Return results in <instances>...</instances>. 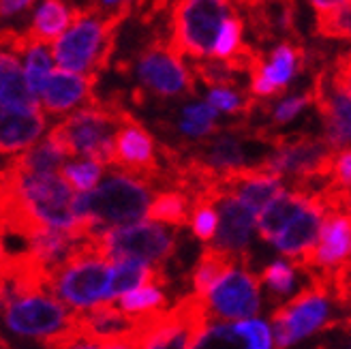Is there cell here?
I'll return each instance as SVG.
<instances>
[{
  "instance_id": "44",
  "label": "cell",
  "mask_w": 351,
  "mask_h": 349,
  "mask_svg": "<svg viewBox=\"0 0 351 349\" xmlns=\"http://www.w3.org/2000/svg\"><path fill=\"white\" fill-rule=\"evenodd\" d=\"M343 330H349V333H351V302H349V315L343 320V326H341Z\"/></svg>"
},
{
  "instance_id": "16",
  "label": "cell",
  "mask_w": 351,
  "mask_h": 349,
  "mask_svg": "<svg viewBox=\"0 0 351 349\" xmlns=\"http://www.w3.org/2000/svg\"><path fill=\"white\" fill-rule=\"evenodd\" d=\"M324 219H326V208L319 195H308V202L300 210V215L274 240L276 249L283 255L291 257L293 261H300L308 251L317 247V242L322 238Z\"/></svg>"
},
{
  "instance_id": "33",
  "label": "cell",
  "mask_w": 351,
  "mask_h": 349,
  "mask_svg": "<svg viewBox=\"0 0 351 349\" xmlns=\"http://www.w3.org/2000/svg\"><path fill=\"white\" fill-rule=\"evenodd\" d=\"M60 173L69 184L80 191V193H88V191H93L95 184L99 182L103 173V165L84 159L80 163H66Z\"/></svg>"
},
{
  "instance_id": "14",
  "label": "cell",
  "mask_w": 351,
  "mask_h": 349,
  "mask_svg": "<svg viewBox=\"0 0 351 349\" xmlns=\"http://www.w3.org/2000/svg\"><path fill=\"white\" fill-rule=\"evenodd\" d=\"M315 106L324 120V137L332 148H343L351 142V95L339 91L330 82L328 71H322L313 84Z\"/></svg>"
},
{
  "instance_id": "42",
  "label": "cell",
  "mask_w": 351,
  "mask_h": 349,
  "mask_svg": "<svg viewBox=\"0 0 351 349\" xmlns=\"http://www.w3.org/2000/svg\"><path fill=\"white\" fill-rule=\"evenodd\" d=\"M101 349H144V347L137 345V343H116V345H108V347H101Z\"/></svg>"
},
{
  "instance_id": "29",
  "label": "cell",
  "mask_w": 351,
  "mask_h": 349,
  "mask_svg": "<svg viewBox=\"0 0 351 349\" xmlns=\"http://www.w3.org/2000/svg\"><path fill=\"white\" fill-rule=\"evenodd\" d=\"M180 131L191 137H208L217 135V110L210 103H197V106H189L182 112Z\"/></svg>"
},
{
  "instance_id": "20",
  "label": "cell",
  "mask_w": 351,
  "mask_h": 349,
  "mask_svg": "<svg viewBox=\"0 0 351 349\" xmlns=\"http://www.w3.org/2000/svg\"><path fill=\"white\" fill-rule=\"evenodd\" d=\"M0 97H3V112H37L41 110L37 97L32 95L26 71L13 51H3L0 56Z\"/></svg>"
},
{
  "instance_id": "40",
  "label": "cell",
  "mask_w": 351,
  "mask_h": 349,
  "mask_svg": "<svg viewBox=\"0 0 351 349\" xmlns=\"http://www.w3.org/2000/svg\"><path fill=\"white\" fill-rule=\"evenodd\" d=\"M30 5H32V0H3V3H0V9H3L5 17H11L15 13H20L22 9L30 7Z\"/></svg>"
},
{
  "instance_id": "34",
  "label": "cell",
  "mask_w": 351,
  "mask_h": 349,
  "mask_svg": "<svg viewBox=\"0 0 351 349\" xmlns=\"http://www.w3.org/2000/svg\"><path fill=\"white\" fill-rule=\"evenodd\" d=\"M208 103L217 112H227V114H251L257 108L255 99L242 97L232 88H213L208 93Z\"/></svg>"
},
{
  "instance_id": "22",
  "label": "cell",
  "mask_w": 351,
  "mask_h": 349,
  "mask_svg": "<svg viewBox=\"0 0 351 349\" xmlns=\"http://www.w3.org/2000/svg\"><path fill=\"white\" fill-rule=\"evenodd\" d=\"M45 129V116L37 112H3V133H0V148L3 154H20V150L32 148Z\"/></svg>"
},
{
  "instance_id": "26",
  "label": "cell",
  "mask_w": 351,
  "mask_h": 349,
  "mask_svg": "<svg viewBox=\"0 0 351 349\" xmlns=\"http://www.w3.org/2000/svg\"><path fill=\"white\" fill-rule=\"evenodd\" d=\"M73 22V13H69L64 0H43L41 7L34 13L30 30L26 32L30 43H56L64 28Z\"/></svg>"
},
{
  "instance_id": "39",
  "label": "cell",
  "mask_w": 351,
  "mask_h": 349,
  "mask_svg": "<svg viewBox=\"0 0 351 349\" xmlns=\"http://www.w3.org/2000/svg\"><path fill=\"white\" fill-rule=\"evenodd\" d=\"M332 184L341 189H351V146L337 152L335 167H332Z\"/></svg>"
},
{
  "instance_id": "4",
  "label": "cell",
  "mask_w": 351,
  "mask_h": 349,
  "mask_svg": "<svg viewBox=\"0 0 351 349\" xmlns=\"http://www.w3.org/2000/svg\"><path fill=\"white\" fill-rule=\"evenodd\" d=\"M129 11V3L122 5L108 20L95 15L93 9H73V22L69 30L51 47V56L58 62L62 71L69 73H86L108 67L112 54V37L116 26Z\"/></svg>"
},
{
  "instance_id": "27",
  "label": "cell",
  "mask_w": 351,
  "mask_h": 349,
  "mask_svg": "<svg viewBox=\"0 0 351 349\" xmlns=\"http://www.w3.org/2000/svg\"><path fill=\"white\" fill-rule=\"evenodd\" d=\"M193 215V202L186 193L176 189H165L156 195L150 204L148 219L167 223L171 228H182V225L191 223Z\"/></svg>"
},
{
  "instance_id": "7",
  "label": "cell",
  "mask_w": 351,
  "mask_h": 349,
  "mask_svg": "<svg viewBox=\"0 0 351 349\" xmlns=\"http://www.w3.org/2000/svg\"><path fill=\"white\" fill-rule=\"evenodd\" d=\"M330 287L322 281H311L306 289L280 304L270 317L276 349H289V345L317 330L341 328L343 320H332L330 315Z\"/></svg>"
},
{
  "instance_id": "23",
  "label": "cell",
  "mask_w": 351,
  "mask_h": 349,
  "mask_svg": "<svg viewBox=\"0 0 351 349\" xmlns=\"http://www.w3.org/2000/svg\"><path fill=\"white\" fill-rule=\"evenodd\" d=\"M308 202V195L302 193V191H285V193H280L266 210L261 213L259 217V223H257V232L263 240H270L274 242L287 225L300 215V210L306 206Z\"/></svg>"
},
{
  "instance_id": "10",
  "label": "cell",
  "mask_w": 351,
  "mask_h": 349,
  "mask_svg": "<svg viewBox=\"0 0 351 349\" xmlns=\"http://www.w3.org/2000/svg\"><path fill=\"white\" fill-rule=\"evenodd\" d=\"M112 167L122 169V173H129V176L144 178L154 186H163L165 169L159 163V156H156L154 139L131 114H127L116 135V152Z\"/></svg>"
},
{
  "instance_id": "31",
  "label": "cell",
  "mask_w": 351,
  "mask_h": 349,
  "mask_svg": "<svg viewBox=\"0 0 351 349\" xmlns=\"http://www.w3.org/2000/svg\"><path fill=\"white\" fill-rule=\"evenodd\" d=\"M242 28H244V22L240 17H230L221 32L217 37V43H215V49H213V58L215 60H232L234 56L240 54V49L244 47L242 45Z\"/></svg>"
},
{
  "instance_id": "36",
  "label": "cell",
  "mask_w": 351,
  "mask_h": 349,
  "mask_svg": "<svg viewBox=\"0 0 351 349\" xmlns=\"http://www.w3.org/2000/svg\"><path fill=\"white\" fill-rule=\"evenodd\" d=\"M293 276H295V266H289L285 261H274L268 268H263L261 281L276 296H285L293 287Z\"/></svg>"
},
{
  "instance_id": "41",
  "label": "cell",
  "mask_w": 351,
  "mask_h": 349,
  "mask_svg": "<svg viewBox=\"0 0 351 349\" xmlns=\"http://www.w3.org/2000/svg\"><path fill=\"white\" fill-rule=\"evenodd\" d=\"M349 0H311V5L317 9V13H330L335 9H341L343 5H347Z\"/></svg>"
},
{
  "instance_id": "19",
  "label": "cell",
  "mask_w": 351,
  "mask_h": 349,
  "mask_svg": "<svg viewBox=\"0 0 351 349\" xmlns=\"http://www.w3.org/2000/svg\"><path fill=\"white\" fill-rule=\"evenodd\" d=\"M97 75L88 73H69V71H58L51 73L45 91L41 95V106L47 114H64L73 110L80 103H95L93 99V86H95Z\"/></svg>"
},
{
  "instance_id": "17",
  "label": "cell",
  "mask_w": 351,
  "mask_h": 349,
  "mask_svg": "<svg viewBox=\"0 0 351 349\" xmlns=\"http://www.w3.org/2000/svg\"><path fill=\"white\" fill-rule=\"evenodd\" d=\"M302 62V49L293 43H280L268 60H261L251 71V91L255 97H276L285 93L289 80Z\"/></svg>"
},
{
  "instance_id": "15",
  "label": "cell",
  "mask_w": 351,
  "mask_h": 349,
  "mask_svg": "<svg viewBox=\"0 0 351 349\" xmlns=\"http://www.w3.org/2000/svg\"><path fill=\"white\" fill-rule=\"evenodd\" d=\"M257 215L238 197L227 195L219 202V230L210 247L247 261V247L255 230Z\"/></svg>"
},
{
  "instance_id": "1",
  "label": "cell",
  "mask_w": 351,
  "mask_h": 349,
  "mask_svg": "<svg viewBox=\"0 0 351 349\" xmlns=\"http://www.w3.org/2000/svg\"><path fill=\"white\" fill-rule=\"evenodd\" d=\"M73 191L62 173H24L3 169V232L26 240L41 230H75Z\"/></svg>"
},
{
  "instance_id": "6",
  "label": "cell",
  "mask_w": 351,
  "mask_h": 349,
  "mask_svg": "<svg viewBox=\"0 0 351 349\" xmlns=\"http://www.w3.org/2000/svg\"><path fill=\"white\" fill-rule=\"evenodd\" d=\"M230 13L232 0H178L171 15L169 47L180 58L213 56L217 37L230 20Z\"/></svg>"
},
{
  "instance_id": "35",
  "label": "cell",
  "mask_w": 351,
  "mask_h": 349,
  "mask_svg": "<svg viewBox=\"0 0 351 349\" xmlns=\"http://www.w3.org/2000/svg\"><path fill=\"white\" fill-rule=\"evenodd\" d=\"M191 230L204 242L215 240L217 230H219V213L215 210L213 204H197L195 208H193Z\"/></svg>"
},
{
  "instance_id": "8",
  "label": "cell",
  "mask_w": 351,
  "mask_h": 349,
  "mask_svg": "<svg viewBox=\"0 0 351 349\" xmlns=\"http://www.w3.org/2000/svg\"><path fill=\"white\" fill-rule=\"evenodd\" d=\"M99 251L110 264L120 259H139L148 266L163 268L176 251V234L163 225L137 223L103 234L99 238Z\"/></svg>"
},
{
  "instance_id": "24",
  "label": "cell",
  "mask_w": 351,
  "mask_h": 349,
  "mask_svg": "<svg viewBox=\"0 0 351 349\" xmlns=\"http://www.w3.org/2000/svg\"><path fill=\"white\" fill-rule=\"evenodd\" d=\"M69 156L62 152V148L54 142V139L45 137L41 144L32 146L20 154H13L7 159L5 167L24 171V173H60L66 165L64 161Z\"/></svg>"
},
{
  "instance_id": "45",
  "label": "cell",
  "mask_w": 351,
  "mask_h": 349,
  "mask_svg": "<svg viewBox=\"0 0 351 349\" xmlns=\"http://www.w3.org/2000/svg\"><path fill=\"white\" fill-rule=\"evenodd\" d=\"M105 3H108V5H112V3H116V0H105Z\"/></svg>"
},
{
  "instance_id": "30",
  "label": "cell",
  "mask_w": 351,
  "mask_h": 349,
  "mask_svg": "<svg viewBox=\"0 0 351 349\" xmlns=\"http://www.w3.org/2000/svg\"><path fill=\"white\" fill-rule=\"evenodd\" d=\"M165 306V296L159 287L146 285L142 289H135L120 298V309L127 311L129 315H146V313L163 311Z\"/></svg>"
},
{
  "instance_id": "12",
  "label": "cell",
  "mask_w": 351,
  "mask_h": 349,
  "mask_svg": "<svg viewBox=\"0 0 351 349\" xmlns=\"http://www.w3.org/2000/svg\"><path fill=\"white\" fill-rule=\"evenodd\" d=\"M137 75L144 88L161 97H178L195 93L191 73L182 64V58L167 45H152L144 51L137 67Z\"/></svg>"
},
{
  "instance_id": "21",
  "label": "cell",
  "mask_w": 351,
  "mask_h": 349,
  "mask_svg": "<svg viewBox=\"0 0 351 349\" xmlns=\"http://www.w3.org/2000/svg\"><path fill=\"white\" fill-rule=\"evenodd\" d=\"M249 13V22L257 37L274 39L278 32H293L295 0H240Z\"/></svg>"
},
{
  "instance_id": "37",
  "label": "cell",
  "mask_w": 351,
  "mask_h": 349,
  "mask_svg": "<svg viewBox=\"0 0 351 349\" xmlns=\"http://www.w3.org/2000/svg\"><path fill=\"white\" fill-rule=\"evenodd\" d=\"M43 347L45 349H101V345H97L90 339H86L73 326V322L64 330V333H58L49 339H43Z\"/></svg>"
},
{
  "instance_id": "11",
  "label": "cell",
  "mask_w": 351,
  "mask_h": 349,
  "mask_svg": "<svg viewBox=\"0 0 351 349\" xmlns=\"http://www.w3.org/2000/svg\"><path fill=\"white\" fill-rule=\"evenodd\" d=\"M5 322L17 335L49 339L71 326L73 313L49 296H28L5 304Z\"/></svg>"
},
{
  "instance_id": "2",
  "label": "cell",
  "mask_w": 351,
  "mask_h": 349,
  "mask_svg": "<svg viewBox=\"0 0 351 349\" xmlns=\"http://www.w3.org/2000/svg\"><path fill=\"white\" fill-rule=\"evenodd\" d=\"M152 191L144 178L129 173H114L97 189L80 193L73 200V213L80 223H88L103 236L112 230L131 228L148 217Z\"/></svg>"
},
{
  "instance_id": "5",
  "label": "cell",
  "mask_w": 351,
  "mask_h": 349,
  "mask_svg": "<svg viewBox=\"0 0 351 349\" xmlns=\"http://www.w3.org/2000/svg\"><path fill=\"white\" fill-rule=\"evenodd\" d=\"M110 285V261L99 251V238H88L77 255L54 274V293L73 311L108 302Z\"/></svg>"
},
{
  "instance_id": "13",
  "label": "cell",
  "mask_w": 351,
  "mask_h": 349,
  "mask_svg": "<svg viewBox=\"0 0 351 349\" xmlns=\"http://www.w3.org/2000/svg\"><path fill=\"white\" fill-rule=\"evenodd\" d=\"M259 278L244 270H232L206 296L213 320H249L259 311Z\"/></svg>"
},
{
  "instance_id": "18",
  "label": "cell",
  "mask_w": 351,
  "mask_h": 349,
  "mask_svg": "<svg viewBox=\"0 0 351 349\" xmlns=\"http://www.w3.org/2000/svg\"><path fill=\"white\" fill-rule=\"evenodd\" d=\"M193 349H272V335L257 320L208 328Z\"/></svg>"
},
{
  "instance_id": "9",
  "label": "cell",
  "mask_w": 351,
  "mask_h": 349,
  "mask_svg": "<svg viewBox=\"0 0 351 349\" xmlns=\"http://www.w3.org/2000/svg\"><path fill=\"white\" fill-rule=\"evenodd\" d=\"M210 320L204 296L189 293L169 311H163L159 322L146 339L144 349H193L206 333Z\"/></svg>"
},
{
  "instance_id": "28",
  "label": "cell",
  "mask_w": 351,
  "mask_h": 349,
  "mask_svg": "<svg viewBox=\"0 0 351 349\" xmlns=\"http://www.w3.org/2000/svg\"><path fill=\"white\" fill-rule=\"evenodd\" d=\"M26 80H28V86L34 97H41L45 86L51 77V56L45 45L41 43H32L28 49H26Z\"/></svg>"
},
{
  "instance_id": "43",
  "label": "cell",
  "mask_w": 351,
  "mask_h": 349,
  "mask_svg": "<svg viewBox=\"0 0 351 349\" xmlns=\"http://www.w3.org/2000/svg\"><path fill=\"white\" fill-rule=\"evenodd\" d=\"M317 349H351V339H349L347 343H343V345H337L335 341H332V343H326V345H319Z\"/></svg>"
},
{
  "instance_id": "32",
  "label": "cell",
  "mask_w": 351,
  "mask_h": 349,
  "mask_svg": "<svg viewBox=\"0 0 351 349\" xmlns=\"http://www.w3.org/2000/svg\"><path fill=\"white\" fill-rule=\"evenodd\" d=\"M317 32L326 39H351V0L341 9L317 17Z\"/></svg>"
},
{
  "instance_id": "3",
  "label": "cell",
  "mask_w": 351,
  "mask_h": 349,
  "mask_svg": "<svg viewBox=\"0 0 351 349\" xmlns=\"http://www.w3.org/2000/svg\"><path fill=\"white\" fill-rule=\"evenodd\" d=\"M127 110L116 103H88L47 133L66 156H84L86 161L112 167L116 135L127 118Z\"/></svg>"
},
{
  "instance_id": "38",
  "label": "cell",
  "mask_w": 351,
  "mask_h": 349,
  "mask_svg": "<svg viewBox=\"0 0 351 349\" xmlns=\"http://www.w3.org/2000/svg\"><path fill=\"white\" fill-rule=\"evenodd\" d=\"M308 103H315V95L313 91L300 95V97H291L283 103H278V106L274 108L272 112V120L274 125H283V122H289L291 118H295L298 114H300L304 110V106H308Z\"/></svg>"
},
{
  "instance_id": "25",
  "label": "cell",
  "mask_w": 351,
  "mask_h": 349,
  "mask_svg": "<svg viewBox=\"0 0 351 349\" xmlns=\"http://www.w3.org/2000/svg\"><path fill=\"white\" fill-rule=\"evenodd\" d=\"M238 261H244V259L230 255V253H223L215 247H206L197 259V266L193 270V276H191L193 293L204 296L206 298L219 281H223L232 270H236Z\"/></svg>"
}]
</instances>
